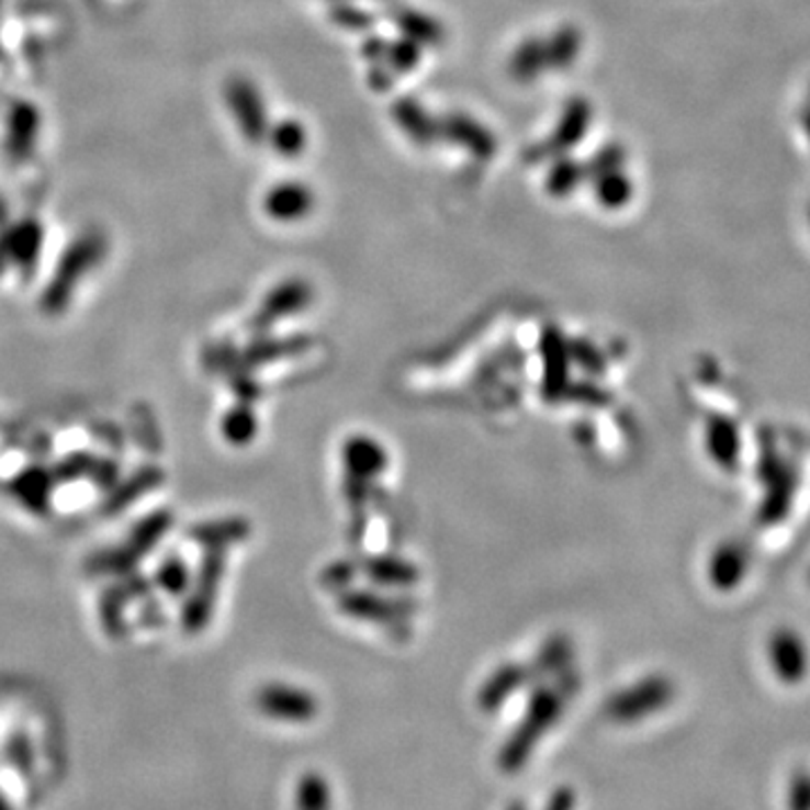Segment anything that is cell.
<instances>
[{
  "label": "cell",
  "instance_id": "cell-2",
  "mask_svg": "<svg viewBox=\"0 0 810 810\" xmlns=\"http://www.w3.org/2000/svg\"><path fill=\"white\" fill-rule=\"evenodd\" d=\"M311 207V192L297 183L280 185L266 199V210L273 218L280 221H295L302 218Z\"/></svg>",
  "mask_w": 810,
  "mask_h": 810
},
{
  "label": "cell",
  "instance_id": "cell-10",
  "mask_svg": "<svg viewBox=\"0 0 810 810\" xmlns=\"http://www.w3.org/2000/svg\"><path fill=\"white\" fill-rule=\"evenodd\" d=\"M0 810H12V808H10V803L5 801V797H3V795H0Z\"/></svg>",
  "mask_w": 810,
  "mask_h": 810
},
{
  "label": "cell",
  "instance_id": "cell-6",
  "mask_svg": "<svg viewBox=\"0 0 810 810\" xmlns=\"http://www.w3.org/2000/svg\"><path fill=\"white\" fill-rule=\"evenodd\" d=\"M599 196H601V203L604 205L619 207L630 196V183H628V180L623 176H619L617 171H612V173H608L604 178V183L599 185Z\"/></svg>",
  "mask_w": 810,
  "mask_h": 810
},
{
  "label": "cell",
  "instance_id": "cell-3",
  "mask_svg": "<svg viewBox=\"0 0 810 810\" xmlns=\"http://www.w3.org/2000/svg\"><path fill=\"white\" fill-rule=\"evenodd\" d=\"M259 705L266 713H273L280 718H304L311 713V700L293 689L268 687L259 696Z\"/></svg>",
  "mask_w": 810,
  "mask_h": 810
},
{
  "label": "cell",
  "instance_id": "cell-7",
  "mask_svg": "<svg viewBox=\"0 0 810 810\" xmlns=\"http://www.w3.org/2000/svg\"><path fill=\"white\" fill-rule=\"evenodd\" d=\"M788 810H810V775L797 773L788 788Z\"/></svg>",
  "mask_w": 810,
  "mask_h": 810
},
{
  "label": "cell",
  "instance_id": "cell-8",
  "mask_svg": "<svg viewBox=\"0 0 810 810\" xmlns=\"http://www.w3.org/2000/svg\"><path fill=\"white\" fill-rule=\"evenodd\" d=\"M10 756H12L16 768L30 770V765H32V750H30V743L23 736H14V741L10 745Z\"/></svg>",
  "mask_w": 810,
  "mask_h": 810
},
{
  "label": "cell",
  "instance_id": "cell-1",
  "mask_svg": "<svg viewBox=\"0 0 810 810\" xmlns=\"http://www.w3.org/2000/svg\"><path fill=\"white\" fill-rule=\"evenodd\" d=\"M225 98H228V104L237 115L246 138L261 140V135L266 131V115L255 86L248 83L246 79H233L228 88H225Z\"/></svg>",
  "mask_w": 810,
  "mask_h": 810
},
{
  "label": "cell",
  "instance_id": "cell-9",
  "mask_svg": "<svg viewBox=\"0 0 810 810\" xmlns=\"http://www.w3.org/2000/svg\"><path fill=\"white\" fill-rule=\"evenodd\" d=\"M803 128H806L808 138H810V111H808V113H806V117H803Z\"/></svg>",
  "mask_w": 810,
  "mask_h": 810
},
{
  "label": "cell",
  "instance_id": "cell-5",
  "mask_svg": "<svg viewBox=\"0 0 810 810\" xmlns=\"http://www.w3.org/2000/svg\"><path fill=\"white\" fill-rule=\"evenodd\" d=\"M304 140H306V133L300 124L295 122H282L275 131H273V143H275V149L284 156H295L302 151L304 147Z\"/></svg>",
  "mask_w": 810,
  "mask_h": 810
},
{
  "label": "cell",
  "instance_id": "cell-4",
  "mask_svg": "<svg viewBox=\"0 0 810 810\" xmlns=\"http://www.w3.org/2000/svg\"><path fill=\"white\" fill-rule=\"evenodd\" d=\"M34 126H36V117H34L32 109L21 106L19 111H14V117L10 122V138L8 140H10V149L16 156H23L30 149V140L34 138Z\"/></svg>",
  "mask_w": 810,
  "mask_h": 810
}]
</instances>
